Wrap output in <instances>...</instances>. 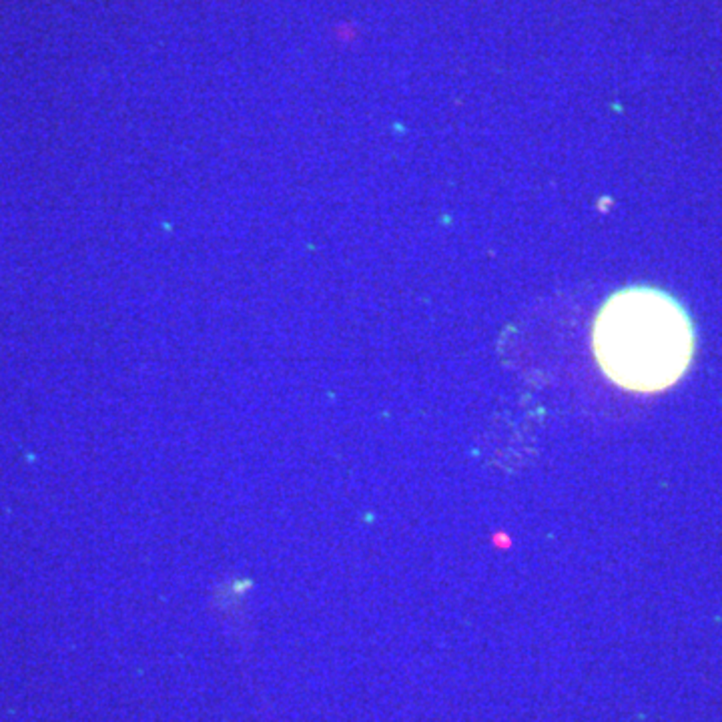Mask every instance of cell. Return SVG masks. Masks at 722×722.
Returning <instances> with one entry per match:
<instances>
[{
    "instance_id": "cell-1",
    "label": "cell",
    "mask_w": 722,
    "mask_h": 722,
    "mask_svg": "<svg viewBox=\"0 0 722 722\" xmlns=\"http://www.w3.org/2000/svg\"><path fill=\"white\" fill-rule=\"evenodd\" d=\"M592 351L602 373L632 394L672 387L694 357V328L674 297L656 287L618 289L592 323Z\"/></svg>"
}]
</instances>
